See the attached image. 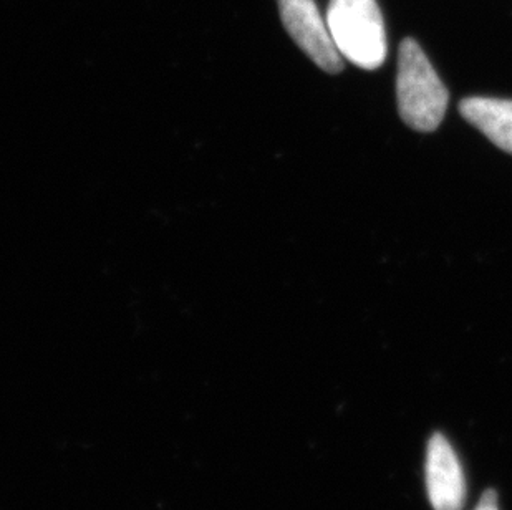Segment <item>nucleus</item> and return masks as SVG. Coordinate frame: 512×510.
<instances>
[{"instance_id": "nucleus-4", "label": "nucleus", "mask_w": 512, "mask_h": 510, "mask_svg": "<svg viewBox=\"0 0 512 510\" xmlns=\"http://www.w3.org/2000/svg\"><path fill=\"white\" fill-rule=\"evenodd\" d=\"M426 486L435 510H461L466 482L455 449L443 434L431 436L426 456Z\"/></svg>"}, {"instance_id": "nucleus-6", "label": "nucleus", "mask_w": 512, "mask_h": 510, "mask_svg": "<svg viewBox=\"0 0 512 510\" xmlns=\"http://www.w3.org/2000/svg\"><path fill=\"white\" fill-rule=\"evenodd\" d=\"M478 510H499L496 492H484L483 499L479 502Z\"/></svg>"}, {"instance_id": "nucleus-1", "label": "nucleus", "mask_w": 512, "mask_h": 510, "mask_svg": "<svg viewBox=\"0 0 512 510\" xmlns=\"http://www.w3.org/2000/svg\"><path fill=\"white\" fill-rule=\"evenodd\" d=\"M397 98L401 120L415 131L431 133L445 118L450 93L413 39L400 45Z\"/></svg>"}, {"instance_id": "nucleus-2", "label": "nucleus", "mask_w": 512, "mask_h": 510, "mask_svg": "<svg viewBox=\"0 0 512 510\" xmlns=\"http://www.w3.org/2000/svg\"><path fill=\"white\" fill-rule=\"evenodd\" d=\"M327 27L348 62L377 70L387 60V34L377 0H330Z\"/></svg>"}, {"instance_id": "nucleus-3", "label": "nucleus", "mask_w": 512, "mask_h": 510, "mask_svg": "<svg viewBox=\"0 0 512 510\" xmlns=\"http://www.w3.org/2000/svg\"><path fill=\"white\" fill-rule=\"evenodd\" d=\"M282 24L299 49L324 72L340 73L343 57L314 0H277Z\"/></svg>"}, {"instance_id": "nucleus-5", "label": "nucleus", "mask_w": 512, "mask_h": 510, "mask_svg": "<svg viewBox=\"0 0 512 510\" xmlns=\"http://www.w3.org/2000/svg\"><path fill=\"white\" fill-rule=\"evenodd\" d=\"M464 120L478 128L499 150L512 154V102L496 98H464L459 103Z\"/></svg>"}]
</instances>
